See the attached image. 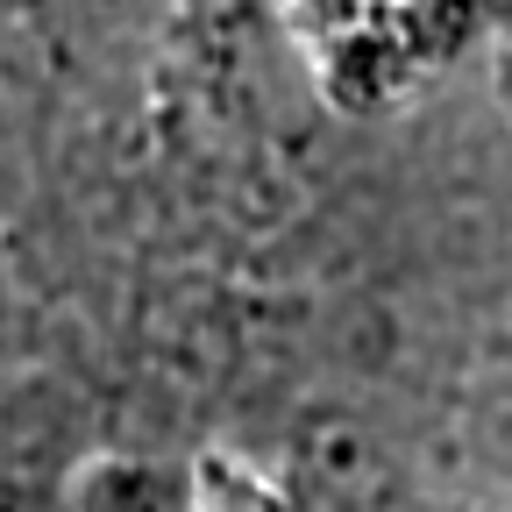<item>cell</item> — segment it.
<instances>
[{"label": "cell", "mask_w": 512, "mask_h": 512, "mask_svg": "<svg viewBox=\"0 0 512 512\" xmlns=\"http://www.w3.org/2000/svg\"><path fill=\"white\" fill-rule=\"evenodd\" d=\"M292 29L335 100H392L456 50L463 0H292Z\"/></svg>", "instance_id": "6da1fadb"}]
</instances>
